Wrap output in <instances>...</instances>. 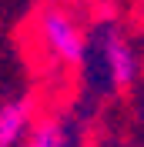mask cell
I'll use <instances>...</instances> for the list:
<instances>
[{"label": "cell", "instance_id": "6da1fadb", "mask_svg": "<svg viewBox=\"0 0 144 147\" xmlns=\"http://www.w3.org/2000/svg\"><path fill=\"white\" fill-rule=\"evenodd\" d=\"M34 30H37V44H40V50L47 54L50 64L67 67V70L84 64V57H87V34H84V27L77 24V17L67 7H60V3L40 7Z\"/></svg>", "mask_w": 144, "mask_h": 147}, {"label": "cell", "instance_id": "7a4b0ae2", "mask_svg": "<svg viewBox=\"0 0 144 147\" xmlns=\"http://www.w3.org/2000/svg\"><path fill=\"white\" fill-rule=\"evenodd\" d=\"M104 70H107L111 84H114L117 90H127L137 77V57H134V47L127 44L124 37L117 34V30H104Z\"/></svg>", "mask_w": 144, "mask_h": 147}, {"label": "cell", "instance_id": "3957f363", "mask_svg": "<svg viewBox=\"0 0 144 147\" xmlns=\"http://www.w3.org/2000/svg\"><path fill=\"white\" fill-rule=\"evenodd\" d=\"M34 124V104L27 97L0 104V147H17Z\"/></svg>", "mask_w": 144, "mask_h": 147}, {"label": "cell", "instance_id": "277c9868", "mask_svg": "<svg viewBox=\"0 0 144 147\" xmlns=\"http://www.w3.org/2000/svg\"><path fill=\"white\" fill-rule=\"evenodd\" d=\"M24 147H71V130L57 114H44V117H34Z\"/></svg>", "mask_w": 144, "mask_h": 147}]
</instances>
